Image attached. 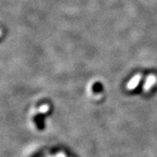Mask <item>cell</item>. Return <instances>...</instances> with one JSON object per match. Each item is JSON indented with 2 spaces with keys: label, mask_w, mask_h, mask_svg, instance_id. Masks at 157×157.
<instances>
[{
  "label": "cell",
  "mask_w": 157,
  "mask_h": 157,
  "mask_svg": "<svg viewBox=\"0 0 157 157\" xmlns=\"http://www.w3.org/2000/svg\"><path fill=\"white\" fill-rule=\"evenodd\" d=\"M157 82V77L155 74H150L147 76L146 81H145V84L143 86V90L145 92H147L148 90H150L152 88V86L155 84Z\"/></svg>",
  "instance_id": "1"
},
{
  "label": "cell",
  "mask_w": 157,
  "mask_h": 157,
  "mask_svg": "<svg viewBox=\"0 0 157 157\" xmlns=\"http://www.w3.org/2000/svg\"><path fill=\"white\" fill-rule=\"evenodd\" d=\"M140 79H141V74L140 73L135 74V76L129 80L128 83L127 84V88L129 90L135 89V87L140 83Z\"/></svg>",
  "instance_id": "2"
},
{
  "label": "cell",
  "mask_w": 157,
  "mask_h": 157,
  "mask_svg": "<svg viewBox=\"0 0 157 157\" xmlns=\"http://www.w3.org/2000/svg\"><path fill=\"white\" fill-rule=\"evenodd\" d=\"M48 110H49V107L47 105H43L39 108V112L40 113H45L47 112Z\"/></svg>",
  "instance_id": "3"
},
{
  "label": "cell",
  "mask_w": 157,
  "mask_h": 157,
  "mask_svg": "<svg viewBox=\"0 0 157 157\" xmlns=\"http://www.w3.org/2000/svg\"><path fill=\"white\" fill-rule=\"evenodd\" d=\"M56 157H66V156H65V155H64L63 153H59V154H58V155H57Z\"/></svg>",
  "instance_id": "4"
}]
</instances>
